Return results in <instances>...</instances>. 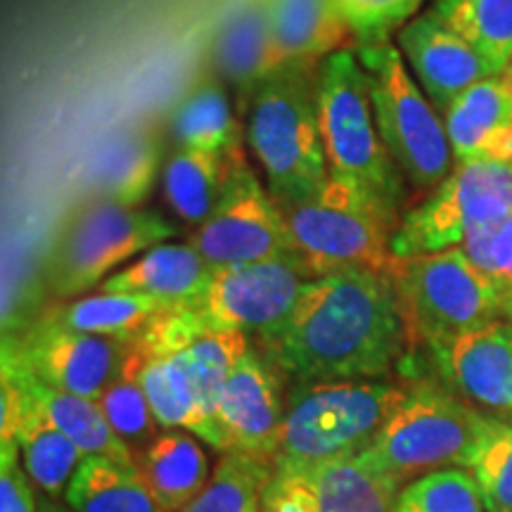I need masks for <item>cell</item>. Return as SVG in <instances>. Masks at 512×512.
<instances>
[{"label": "cell", "mask_w": 512, "mask_h": 512, "mask_svg": "<svg viewBox=\"0 0 512 512\" xmlns=\"http://www.w3.org/2000/svg\"><path fill=\"white\" fill-rule=\"evenodd\" d=\"M256 347L294 382L384 380L413 347L387 273L344 268L313 278Z\"/></svg>", "instance_id": "1"}, {"label": "cell", "mask_w": 512, "mask_h": 512, "mask_svg": "<svg viewBox=\"0 0 512 512\" xmlns=\"http://www.w3.org/2000/svg\"><path fill=\"white\" fill-rule=\"evenodd\" d=\"M316 72L285 67L261 83L247 110V145L280 207L311 200L330 181L320 136Z\"/></svg>", "instance_id": "2"}, {"label": "cell", "mask_w": 512, "mask_h": 512, "mask_svg": "<svg viewBox=\"0 0 512 512\" xmlns=\"http://www.w3.org/2000/svg\"><path fill=\"white\" fill-rule=\"evenodd\" d=\"M316 93L330 176L406 214L411 190L377 131L368 74L356 50H339L318 64Z\"/></svg>", "instance_id": "3"}, {"label": "cell", "mask_w": 512, "mask_h": 512, "mask_svg": "<svg viewBox=\"0 0 512 512\" xmlns=\"http://www.w3.org/2000/svg\"><path fill=\"white\" fill-rule=\"evenodd\" d=\"M406 392L389 380L294 382L273 467L361 456Z\"/></svg>", "instance_id": "4"}, {"label": "cell", "mask_w": 512, "mask_h": 512, "mask_svg": "<svg viewBox=\"0 0 512 512\" xmlns=\"http://www.w3.org/2000/svg\"><path fill=\"white\" fill-rule=\"evenodd\" d=\"M491 420L441 380H418L408 384L403 401L361 458L403 486L406 479L465 467Z\"/></svg>", "instance_id": "5"}, {"label": "cell", "mask_w": 512, "mask_h": 512, "mask_svg": "<svg viewBox=\"0 0 512 512\" xmlns=\"http://www.w3.org/2000/svg\"><path fill=\"white\" fill-rule=\"evenodd\" d=\"M354 50L368 74L382 143L411 195L427 197L456 166L444 119L413 79L396 43H361Z\"/></svg>", "instance_id": "6"}, {"label": "cell", "mask_w": 512, "mask_h": 512, "mask_svg": "<svg viewBox=\"0 0 512 512\" xmlns=\"http://www.w3.org/2000/svg\"><path fill=\"white\" fill-rule=\"evenodd\" d=\"M280 209L299 259L316 278L344 268L389 271L401 216L354 185L330 176L311 200Z\"/></svg>", "instance_id": "7"}, {"label": "cell", "mask_w": 512, "mask_h": 512, "mask_svg": "<svg viewBox=\"0 0 512 512\" xmlns=\"http://www.w3.org/2000/svg\"><path fill=\"white\" fill-rule=\"evenodd\" d=\"M387 275L399 294L413 347H437L505 318L496 290L463 247L394 256Z\"/></svg>", "instance_id": "8"}, {"label": "cell", "mask_w": 512, "mask_h": 512, "mask_svg": "<svg viewBox=\"0 0 512 512\" xmlns=\"http://www.w3.org/2000/svg\"><path fill=\"white\" fill-rule=\"evenodd\" d=\"M178 228L157 211L93 197L64 223L46 264V283L60 299L100 287L117 266L174 238Z\"/></svg>", "instance_id": "9"}, {"label": "cell", "mask_w": 512, "mask_h": 512, "mask_svg": "<svg viewBox=\"0 0 512 512\" xmlns=\"http://www.w3.org/2000/svg\"><path fill=\"white\" fill-rule=\"evenodd\" d=\"M512 214V164H456L444 183L406 209L392 240L394 256L463 247L479 228Z\"/></svg>", "instance_id": "10"}, {"label": "cell", "mask_w": 512, "mask_h": 512, "mask_svg": "<svg viewBox=\"0 0 512 512\" xmlns=\"http://www.w3.org/2000/svg\"><path fill=\"white\" fill-rule=\"evenodd\" d=\"M188 242L214 268L299 256L283 209L256 178L245 152L233 162L219 207Z\"/></svg>", "instance_id": "11"}, {"label": "cell", "mask_w": 512, "mask_h": 512, "mask_svg": "<svg viewBox=\"0 0 512 512\" xmlns=\"http://www.w3.org/2000/svg\"><path fill=\"white\" fill-rule=\"evenodd\" d=\"M316 278L299 256L216 268L211 283L188 306L207 328L261 337L290 316Z\"/></svg>", "instance_id": "12"}, {"label": "cell", "mask_w": 512, "mask_h": 512, "mask_svg": "<svg viewBox=\"0 0 512 512\" xmlns=\"http://www.w3.org/2000/svg\"><path fill=\"white\" fill-rule=\"evenodd\" d=\"M131 342L83 335L36 318L3 337V356L62 392L98 401L124 366Z\"/></svg>", "instance_id": "13"}, {"label": "cell", "mask_w": 512, "mask_h": 512, "mask_svg": "<svg viewBox=\"0 0 512 512\" xmlns=\"http://www.w3.org/2000/svg\"><path fill=\"white\" fill-rule=\"evenodd\" d=\"M401 484L361 456L273 467L261 512H394Z\"/></svg>", "instance_id": "14"}, {"label": "cell", "mask_w": 512, "mask_h": 512, "mask_svg": "<svg viewBox=\"0 0 512 512\" xmlns=\"http://www.w3.org/2000/svg\"><path fill=\"white\" fill-rule=\"evenodd\" d=\"M285 373L252 344L223 382L219 422L230 451L273 463L287 413Z\"/></svg>", "instance_id": "15"}, {"label": "cell", "mask_w": 512, "mask_h": 512, "mask_svg": "<svg viewBox=\"0 0 512 512\" xmlns=\"http://www.w3.org/2000/svg\"><path fill=\"white\" fill-rule=\"evenodd\" d=\"M427 351L453 394L491 418L512 422V320L498 318Z\"/></svg>", "instance_id": "16"}, {"label": "cell", "mask_w": 512, "mask_h": 512, "mask_svg": "<svg viewBox=\"0 0 512 512\" xmlns=\"http://www.w3.org/2000/svg\"><path fill=\"white\" fill-rule=\"evenodd\" d=\"M396 46L441 117L467 88L498 76L494 67L432 10L411 19L396 34Z\"/></svg>", "instance_id": "17"}, {"label": "cell", "mask_w": 512, "mask_h": 512, "mask_svg": "<svg viewBox=\"0 0 512 512\" xmlns=\"http://www.w3.org/2000/svg\"><path fill=\"white\" fill-rule=\"evenodd\" d=\"M441 119L456 164H512V81L505 74L467 88Z\"/></svg>", "instance_id": "18"}, {"label": "cell", "mask_w": 512, "mask_h": 512, "mask_svg": "<svg viewBox=\"0 0 512 512\" xmlns=\"http://www.w3.org/2000/svg\"><path fill=\"white\" fill-rule=\"evenodd\" d=\"M211 50L214 67L238 95V105L245 112L261 83L287 67L275 48L266 0H242L238 8L230 10L216 31Z\"/></svg>", "instance_id": "19"}, {"label": "cell", "mask_w": 512, "mask_h": 512, "mask_svg": "<svg viewBox=\"0 0 512 512\" xmlns=\"http://www.w3.org/2000/svg\"><path fill=\"white\" fill-rule=\"evenodd\" d=\"M131 344L138 361V380L143 384V392L150 401L159 427L185 430L207 441L216 451L228 453V437L219 427L211 425L207 415L202 413L200 403H197L181 351L162 347V344H150L145 339H136Z\"/></svg>", "instance_id": "20"}, {"label": "cell", "mask_w": 512, "mask_h": 512, "mask_svg": "<svg viewBox=\"0 0 512 512\" xmlns=\"http://www.w3.org/2000/svg\"><path fill=\"white\" fill-rule=\"evenodd\" d=\"M214 271L216 268L190 242L185 245L164 242L110 275L100 285V292L140 294L166 309H183L202 297Z\"/></svg>", "instance_id": "21"}, {"label": "cell", "mask_w": 512, "mask_h": 512, "mask_svg": "<svg viewBox=\"0 0 512 512\" xmlns=\"http://www.w3.org/2000/svg\"><path fill=\"white\" fill-rule=\"evenodd\" d=\"M0 368L22 387V392L27 394L31 406L50 425L57 427L64 437L79 446L83 456H102L126 467H138L136 453L117 437V432L107 422L98 401L83 399V396L50 387V384L41 382L38 377L27 373L24 368H19L15 361H10L5 356Z\"/></svg>", "instance_id": "22"}, {"label": "cell", "mask_w": 512, "mask_h": 512, "mask_svg": "<svg viewBox=\"0 0 512 512\" xmlns=\"http://www.w3.org/2000/svg\"><path fill=\"white\" fill-rule=\"evenodd\" d=\"M266 12L287 67L318 69L325 57L356 48L335 0H266Z\"/></svg>", "instance_id": "23"}, {"label": "cell", "mask_w": 512, "mask_h": 512, "mask_svg": "<svg viewBox=\"0 0 512 512\" xmlns=\"http://www.w3.org/2000/svg\"><path fill=\"white\" fill-rule=\"evenodd\" d=\"M138 472L166 512H181L209 484V458L195 434L164 430L138 456Z\"/></svg>", "instance_id": "24"}, {"label": "cell", "mask_w": 512, "mask_h": 512, "mask_svg": "<svg viewBox=\"0 0 512 512\" xmlns=\"http://www.w3.org/2000/svg\"><path fill=\"white\" fill-rule=\"evenodd\" d=\"M162 311H166V306L140 294L95 292L72 299V302L48 306L36 313V318L53 323L57 328L83 332V335L136 342Z\"/></svg>", "instance_id": "25"}, {"label": "cell", "mask_w": 512, "mask_h": 512, "mask_svg": "<svg viewBox=\"0 0 512 512\" xmlns=\"http://www.w3.org/2000/svg\"><path fill=\"white\" fill-rule=\"evenodd\" d=\"M159 171L157 138L145 128L119 133L93 159L95 197L124 207H140L150 197Z\"/></svg>", "instance_id": "26"}, {"label": "cell", "mask_w": 512, "mask_h": 512, "mask_svg": "<svg viewBox=\"0 0 512 512\" xmlns=\"http://www.w3.org/2000/svg\"><path fill=\"white\" fill-rule=\"evenodd\" d=\"M171 133L178 150L209 152L223 159L240 155V124L223 81L207 79L192 86L171 114Z\"/></svg>", "instance_id": "27"}, {"label": "cell", "mask_w": 512, "mask_h": 512, "mask_svg": "<svg viewBox=\"0 0 512 512\" xmlns=\"http://www.w3.org/2000/svg\"><path fill=\"white\" fill-rule=\"evenodd\" d=\"M72 512H166L138 467L102 456H86L64 491Z\"/></svg>", "instance_id": "28"}, {"label": "cell", "mask_w": 512, "mask_h": 512, "mask_svg": "<svg viewBox=\"0 0 512 512\" xmlns=\"http://www.w3.org/2000/svg\"><path fill=\"white\" fill-rule=\"evenodd\" d=\"M242 155V152H240ZM240 155L223 159L197 150H176L164 166V195L185 226L200 228L219 207L230 169Z\"/></svg>", "instance_id": "29"}, {"label": "cell", "mask_w": 512, "mask_h": 512, "mask_svg": "<svg viewBox=\"0 0 512 512\" xmlns=\"http://www.w3.org/2000/svg\"><path fill=\"white\" fill-rule=\"evenodd\" d=\"M27 399V394H24ZM19 453H22V465L41 489L43 496L60 498L72 482L74 472L79 470L81 460L86 458L74 441H69L57 427L43 418L41 413L31 406L27 399V411H24L22 427L17 434Z\"/></svg>", "instance_id": "30"}, {"label": "cell", "mask_w": 512, "mask_h": 512, "mask_svg": "<svg viewBox=\"0 0 512 512\" xmlns=\"http://www.w3.org/2000/svg\"><path fill=\"white\" fill-rule=\"evenodd\" d=\"M430 10L505 74L512 64V0H434Z\"/></svg>", "instance_id": "31"}, {"label": "cell", "mask_w": 512, "mask_h": 512, "mask_svg": "<svg viewBox=\"0 0 512 512\" xmlns=\"http://www.w3.org/2000/svg\"><path fill=\"white\" fill-rule=\"evenodd\" d=\"M273 475V463L228 451L209 484L181 512H261V496Z\"/></svg>", "instance_id": "32"}, {"label": "cell", "mask_w": 512, "mask_h": 512, "mask_svg": "<svg viewBox=\"0 0 512 512\" xmlns=\"http://www.w3.org/2000/svg\"><path fill=\"white\" fill-rule=\"evenodd\" d=\"M98 403L117 437L136 453V460L162 434L150 401L143 392V384L138 380V361L133 354V344L119 375L114 377V382L105 389Z\"/></svg>", "instance_id": "33"}, {"label": "cell", "mask_w": 512, "mask_h": 512, "mask_svg": "<svg viewBox=\"0 0 512 512\" xmlns=\"http://www.w3.org/2000/svg\"><path fill=\"white\" fill-rule=\"evenodd\" d=\"M465 470L477 482L486 512H512V422L491 420Z\"/></svg>", "instance_id": "34"}, {"label": "cell", "mask_w": 512, "mask_h": 512, "mask_svg": "<svg viewBox=\"0 0 512 512\" xmlns=\"http://www.w3.org/2000/svg\"><path fill=\"white\" fill-rule=\"evenodd\" d=\"M394 512H486V508L470 472L448 467L403 486Z\"/></svg>", "instance_id": "35"}, {"label": "cell", "mask_w": 512, "mask_h": 512, "mask_svg": "<svg viewBox=\"0 0 512 512\" xmlns=\"http://www.w3.org/2000/svg\"><path fill=\"white\" fill-rule=\"evenodd\" d=\"M425 0H335V8L354 36L361 43L392 41V34L418 17Z\"/></svg>", "instance_id": "36"}, {"label": "cell", "mask_w": 512, "mask_h": 512, "mask_svg": "<svg viewBox=\"0 0 512 512\" xmlns=\"http://www.w3.org/2000/svg\"><path fill=\"white\" fill-rule=\"evenodd\" d=\"M463 249L496 290L505 318H512V214L475 230L463 242Z\"/></svg>", "instance_id": "37"}, {"label": "cell", "mask_w": 512, "mask_h": 512, "mask_svg": "<svg viewBox=\"0 0 512 512\" xmlns=\"http://www.w3.org/2000/svg\"><path fill=\"white\" fill-rule=\"evenodd\" d=\"M19 456V446L0 448V512H38L36 484Z\"/></svg>", "instance_id": "38"}, {"label": "cell", "mask_w": 512, "mask_h": 512, "mask_svg": "<svg viewBox=\"0 0 512 512\" xmlns=\"http://www.w3.org/2000/svg\"><path fill=\"white\" fill-rule=\"evenodd\" d=\"M38 512H72L69 508H62L60 503L55 501V498H48V496H38Z\"/></svg>", "instance_id": "39"}, {"label": "cell", "mask_w": 512, "mask_h": 512, "mask_svg": "<svg viewBox=\"0 0 512 512\" xmlns=\"http://www.w3.org/2000/svg\"><path fill=\"white\" fill-rule=\"evenodd\" d=\"M505 76H508V79L512 81V64H510V69H508V72H505Z\"/></svg>", "instance_id": "40"}, {"label": "cell", "mask_w": 512, "mask_h": 512, "mask_svg": "<svg viewBox=\"0 0 512 512\" xmlns=\"http://www.w3.org/2000/svg\"><path fill=\"white\" fill-rule=\"evenodd\" d=\"M508 320H512V318H508Z\"/></svg>", "instance_id": "41"}]
</instances>
